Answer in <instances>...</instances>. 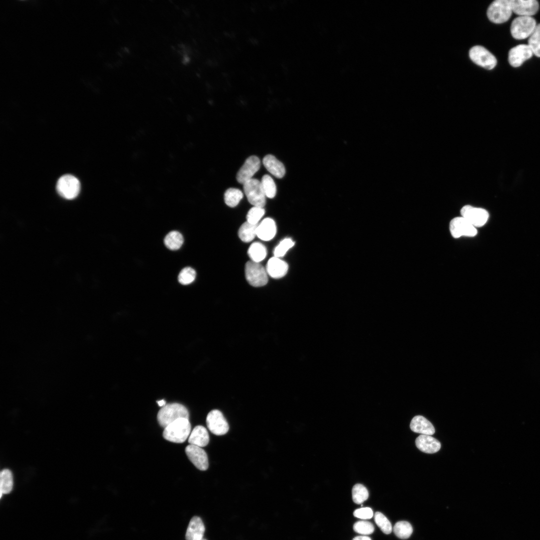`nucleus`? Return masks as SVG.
<instances>
[{
  "label": "nucleus",
  "instance_id": "nucleus-1",
  "mask_svg": "<svg viewBox=\"0 0 540 540\" xmlns=\"http://www.w3.org/2000/svg\"><path fill=\"white\" fill-rule=\"evenodd\" d=\"M190 430L191 425L188 419L182 418L164 428L162 436L168 441L180 444L186 441L190 434Z\"/></svg>",
  "mask_w": 540,
  "mask_h": 540
},
{
  "label": "nucleus",
  "instance_id": "nucleus-2",
  "mask_svg": "<svg viewBox=\"0 0 540 540\" xmlns=\"http://www.w3.org/2000/svg\"><path fill=\"white\" fill-rule=\"evenodd\" d=\"M182 418L188 419L189 412L184 406L178 403L166 404L160 409L157 414L158 422L164 428Z\"/></svg>",
  "mask_w": 540,
  "mask_h": 540
},
{
  "label": "nucleus",
  "instance_id": "nucleus-3",
  "mask_svg": "<svg viewBox=\"0 0 540 540\" xmlns=\"http://www.w3.org/2000/svg\"><path fill=\"white\" fill-rule=\"evenodd\" d=\"M512 12L510 0H496L488 8L487 16L492 22L502 24L510 18Z\"/></svg>",
  "mask_w": 540,
  "mask_h": 540
},
{
  "label": "nucleus",
  "instance_id": "nucleus-4",
  "mask_svg": "<svg viewBox=\"0 0 540 540\" xmlns=\"http://www.w3.org/2000/svg\"><path fill=\"white\" fill-rule=\"evenodd\" d=\"M536 26V22L532 16H520L512 23L511 34L515 39L523 40L530 36Z\"/></svg>",
  "mask_w": 540,
  "mask_h": 540
},
{
  "label": "nucleus",
  "instance_id": "nucleus-5",
  "mask_svg": "<svg viewBox=\"0 0 540 540\" xmlns=\"http://www.w3.org/2000/svg\"><path fill=\"white\" fill-rule=\"evenodd\" d=\"M245 275L248 282L253 286H264L268 281L266 269L259 262L252 260L246 264Z\"/></svg>",
  "mask_w": 540,
  "mask_h": 540
},
{
  "label": "nucleus",
  "instance_id": "nucleus-6",
  "mask_svg": "<svg viewBox=\"0 0 540 540\" xmlns=\"http://www.w3.org/2000/svg\"><path fill=\"white\" fill-rule=\"evenodd\" d=\"M56 190L62 198L72 200L76 197L80 190L78 180L71 174L62 176L56 183Z\"/></svg>",
  "mask_w": 540,
  "mask_h": 540
},
{
  "label": "nucleus",
  "instance_id": "nucleus-7",
  "mask_svg": "<svg viewBox=\"0 0 540 540\" xmlns=\"http://www.w3.org/2000/svg\"><path fill=\"white\" fill-rule=\"evenodd\" d=\"M244 194L250 204L254 206L264 208L266 204V195L261 182L252 178L243 184Z\"/></svg>",
  "mask_w": 540,
  "mask_h": 540
},
{
  "label": "nucleus",
  "instance_id": "nucleus-8",
  "mask_svg": "<svg viewBox=\"0 0 540 540\" xmlns=\"http://www.w3.org/2000/svg\"><path fill=\"white\" fill-rule=\"evenodd\" d=\"M469 56L474 63L488 70L492 69L496 64L495 56L480 46L472 48L469 52Z\"/></svg>",
  "mask_w": 540,
  "mask_h": 540
},
{
  "label": "nucleus",
  "instance_id": "nucleus-9",
  "mask_svg": "<svg viewBox=\"0 0 540 540\" xmlns=\"http://www.w3.org/2000/svg\"><path fill=\"white\" fill-rule=\"evenodd\" d=\"M460 214L476 228L484 226L489 217L488 213L486 210L470 205L464 206L460 210Z\"/></svg>",
  "mask_w": 540,
  "mask_h": 540
},
{
  "label": "nucleus",
  "instance_id": "nucleus-10",
  "mask_svg": "<svg viewBox=\"0 0 540 540\" xmlns=\"http://www.w3.org/2000/svg\"><path fill=\"white\" fill-rule=\"evenodd\" d=\"M206 422L210 432L216 436L225 434L229 430L226 419L222 412L218 410H212L208 414Z\"/></svg>",
  "mask_w": 540,
  "mask_h": 540
},
{
  "label": "nucleus",
  "instance_id": "nucleus-11",
  "mask_svg": "<svg viewBox=\"0 0 540 540\" xmlns=\"http://www.w3.org/2000/svg\"><path fill=\"white\" fill-rule=\"evenodd\" d=\"M450 230L452 236L456 238L462 236L472 237L478 233L476 228L462 216L451 220Z\"/></svg>",
  "mask_w": 540,
  "mask_h": 540
},
{
  "label": "nucleus",
  "instance_id": "nucleus-12",
  "mask_svg": "<svg viewBox=\"0 0 540 540\" xmlns=\"http://www.w3.org/2000/svg\"><path fill=\"white\" fill-rule=\"evenodd\" d=\"M260 162L256 156L248 157L236 174V180L239 183L244 184L252 178L254 175L259 170Z\"/></svg>",
  "mask_w": 540,
  "mask_h": 540
},
{
  "label": "nucleus",
  "instance_id": "nucleus-13",
  "mask_svg": "<svg viewBox=\"0 0 540 540\" xmlns=\"http://www.w3.org/2000/svg\"><path fill=\"white\" fill-rule=\"evenodd\" d=\"M186 454L190 460L200 470H206L208 467V455L201 447L190 444L185 448Z\"/></svg>",
  "mask_w": 540,
  "mask_h": 540
},
{
  "label": "nucleus",
  "instance_id": "nucleus-14",
  "mask_svg": "<svg viewBox=\"0 0 540 540\" xmlns=\"http://www.w3.org/2000/svg\"><path fill=\"white\" fill-rule=\"evenodd\" d=\"M512 12L523 16H531L535 14L539 8L536 0H510Z\"/></svg>",
  "mask_w": 540,
  "mask_h": 540
},
{
  "label": "nucleus",
  "instance_id": "nucleus-15",
  "mask_svg": "<svg viewBox=\"0 0 540 540\" xmlns=\"http://www.w3.org/2000/svg\"><path fill=\"white\" fill-rule=\"evenodd\" d=\"M533 54L528 44H520L510 49L508 52V62L513 67H518Z\"/></svg>",
  "mask_w": 540,
  "mask_h": 540
},
{
  "label": "nucleus",
  "instance_id": "nucleus-16",
  "mask_svg": "<svg viewBox=\"0 0 540 540\" xmlns=\"http://www.w3.org/2000/svg\"><path fill=\"white\" fill-rule=\"evenodd\" d=\"M288 268V266L286 262L279 258L274 256L268 260L266 269L270 276L274 278H280L286 274Z\"/></svg>",
  "mask_w": 540,
  "mask_h": 540
},
{
  "label": "nucleus",
  "instance_id": "nucleus-17",
  "mask_svg": "<svg viewBox=\"0 0 540 540\" xmlns=\"http://www.w3.org/2000/svg\"><path fill=\"white\" fill-rule=\"evenodd\" d=\"M416 447L422 452L428 454H434L440 448V442L431 436L421 434L416 440Z\"/></svg>",
  "mask_w": 540,
  "mask_h": 540
},
{
  "label": "nucleus",
  "instance_id": "nucleus-18",
  "mask_svg": "<svg viewBox=\"0 0 540 540\" xmlns=\"http://www.w3.org/2000/svg\"><path fill=\"white\" fill-rule=\"evenodd\" d=\"M276 232V223L271 218H266L258 224L256 236L262 240H270L274 238Z\"/></svg>",
  "mask_w": 540,
  "mask_h": 540
},
{
  "label": "nucleus",
  "instance_id": "nucleus-19",
  "mask_svg": "<svg viewBox=\"0 0 540 540\" xmlns=\"http://www.w3.org/2000/svg\"><path fill=\"white\" fill-rule=\"evenodd\" d=\"M205 528L202 519L198 516L192 517L188 525L186 534V540H201L203 538Z\"/></svg>",
  "mask_w": 540,
  "mask_h": 540
},
{
  "label": "nucleus",
  "instance_id": "nucleus-20",
  "mask_svg": "<svg viewBox=\"0 0 540 540\" xmlns=\"http://www.w3.org/2000/svg\"><path fill=\"white\" fill-rule=\"evenodd\" d=\"M410 428L414 432L422 434L432 436L435 432L434 428L432 423L422 416H416L413 418L410 423Z\"/></svg>",
  "mask_w": 540,
  "mask_h": 540
},
{
  "label": "nucleus",
  "instance_id": "nucleus-21",
  "mask_svg": "<svg viewBox=\"0 0 540 540\" xmlns=\"http://www.w3.org/2000/svg\"><path fill=\"white\" fill-rule=\"evenodd\" d=\"M209 440V434L207 430L200 425L194 428L188 439V442L190 444L201 448L207 446Z\"/></svg>",
  "mask_w": 540,
  "mask_h": 540
},
{
  "label": "nucleus",
  "instance_id": "nucleus-22",
  "mask_svg": "<svg viewBox=\"0 0 540 540\" xmlns=\"http://www.w3.org/2000/svg\"><path fill=\"white\" fill-rule=\"evenodd\" d=\"M262 162L266 169L274 176L280 178L284 176L286 170L284 165L274 156H266Z\"/></svg>",
  "mask_w": 540,
  "mask_h": 540
},
{
  "label": "nucleus",
  "instance_id": "nucleus-23",
  "mask_svg": "<svg viewBox=\"0 0 540 540\" xmlns=\"http://www.w3.org/2000/svg\"><path fill=\"white\" fill-rule=\"evenodd\" d=\"M248 254L252 261L260 263L266 257L267 251L264 244L256 242L250 246Z\"/></svg>",
  "mask_w": 540,
  "mask_h": 540
},
{
  "label": "nucleus",
  "instance_id": "nucleus-24",
  "mask_svg": "<svg viewBox=\"0 0 540 540\" xmlns=\"http://www.w3.org/2000/svg\"><path fill=\"white\" fill-rule=\"evenodd\" d=\"M258 224H254L246 222L240 228L238 235L240 239L245 242H251L256 236Z\"/></svg>",
  "mask_w": 540,
  "mask_h": 540
},
{
  "label": "nucleus",
  "instance_id": "nucleus-25",
  "mask_svg": "<svg viewBox=\"0 0 540 540\" xmlns=\"http://www.w3.org/2000/svg\"><path fill=\"white\" fill-rule=\"evenodd\" d=\"M184 242L182 234L178 231H172L168 233L164 239V243L167 248L176 250L179 249Z\"/></svg>",
  "mask_w": 540,
  "mask_h": 540
},
{
  "label": "nucleus",
  "instance_id": "nucleus-26",
  "mask_svg": "<svg viewBox=\"0 0 540 540\" xmlns=\"http://www.w3.org/2000/svg\"><path fill=\"white\" fill-rule=\"evenodd\" d=\"M393 531L398 538L405 540L408 538L412 534L413 529L412 525L406 521L397 522L394 526Z\"/></svg>",
  "mask_w": 540,
  "mask_h": 540
},
{
  "label": "nucleus",
  "instance_id": "nucleus-27",
  "mask_svg": "<svg viewBox=\"0 0 540 540\" xmlns=\"http://www.w3.org/2000/svg\"><path fill=\"white\" fill-rule=\"evenodd\" d=\"M242 198L243 194L242 192L235 188L228 189L224 194L225 203L227 206L231 208L236 206Z\"/></svg>",
  "mask_w": 540,
  "mask_h": 540
},
{
  "label": "nucleus",
  "instance_id": "nucleus-28",
  "mask_svg": "<svg viewBox=\"0 0 540 540\" xmlns=\"http://www.w3.org/2000/svg\"><path fill=\"white\" fill-rule=\"evenodd\" d=\"M369 494L367 488L362 484H355L352 489V498L356 504H362L368 498Z\"/></svg>",
  "mask_w": 540,
  "mask_h": 540
},
{
  "label": "nucleus",
  "instance_id": "nucleus-29",
  "mask_svg": "<svg viewBox=\"0 0 540 540\" xmlns=\"http://www.w3.org/2000/svg\"><path fill=\"white\" fill-rule=\"evenodd\" d=\"M12 477L10 471L4 470L0 473V496L9 493L12 490Z\"/></svg>",
  "mask_w": 540,
  "mask_h": 540
},
{
  "label": "nucleus",
  "instance_id": "nucleus-30",
  "mask_svg": "<svg viewBox=\"0 0 540 540\" xmlns=\"http://www.w3.org/2000/svg\"><path fill=\"white\" fill-rule=\"evenodd\" d=\"M260 182L266 196L270 198H274L276 188L272 178L269 175L265 174L262 176Z\"/></svg>",
  "mask_w": 540,
  "mask_h": 540
},
{
  "label": "nucleus",
  "instance_id": "nucleus-31",
  "mask_svg": "<svg viewBox=\"0 0 540 540\" xmlns=\"http://www.w3.org/2000/svg\"><path fill=\"white\" fill-rule=\"evenodd\" d=\"M528 45L533 54L536 56L540 57V24L536 25L534 32L530 36Z\"/></svg>",
  "mask_w": 540,
  "mask_h": 540
},
{
  "label": "nucleus",
  "instance_id": "nucleus-32",
  "mask_svg": "<svg viewBox=\"0 0 540 540\" xmlns=\"http://www.w3.org/2000/svg\"><path fill=\"white\" fill-rule=\"evenodd\" d=\"M375 522L381 530L385 534H390L392 532V526L390 520L382 512H377L374 516Z\"/></svg>",
  "mask_w": 540,
  "mask_h": 540
},
{
  "label": "nucleus",
  "instance_id": "nucleus-33",
  "mask_svg": "<svg viewBox=\"0 0 540 540\" xmlns=\"http://www.w3.org/2000/svg\"><path fill=\"white\" fill-rule=\"evenodd\" d=\"M196 276V272L190 267L184 268L178 276L179 282L183 285H187L194 281Z\"/></svg>",
  "mask_w": 540,
  "mask_h": 540
},
{
  "label": "nucleus",
  "instance_id": "nucleus-34",
  "mask_svg": "<svg viewBox=\"0 0 540 540\" xmlns=\"http://www.w3.org/2000/svg\"><path fill=\"white\" fill-rule=\"evenodd\" d=\"M294 244V242L291 238H286L282 240L275 248L274 251V256L279 258L282 257Z\"/></svg>",
  "mask_w": 540,
  "mask_h": 540
},
{
  "label": "nucleus",
  "instance_id": "nucleus-35",
  "mask_svg": "<svg viewBox=\"0 0 540 540\" xmlns=\"http://www.w3.org/2000/svg\"><path fill=\"white\" fill-rule=\"evenodd\" d=\"M264 213L265 210L264 208L254 206L247 214L246 222L252 224H258Z\"/></svg>",
  "mask_w": 540,
  "mask_h": 540
},
{
  "label": "nucleus",
  "instance_id": "nucleus-36",
  "mask_svg": "<svg viewBox=\"0 0 540 540\" xmlns=\"http://www.w3.org/2000/svg\"><path fill=\"white\" fill-rule=\"evenodd\" d=\"M354 531L358 534L363 535H368L373 533L374 528L373 524L366 520H360L353 526Z\"/></svg>",
  "mask_w": 540,
  "mask_h": 540
},
{
  "label": "nucleus",
  "instance_id": "nucleus-37",
  "mask_svg": "<svg viewBox=\"0 0 540 540\" xmlns=\"http://www.w3.org/2000/svg\"><path fill=\"white\" fill-rule=\"evenodd\" d=\"M353 514L355 517L362 520L370 519L373 516L372 510L368 507L356 509L354 512Z\"/></svg>",
  "mask_w": 540,
  "mask_h": 540
},
{
  "label": "nucleus",
  "instance_id": "nucleus-38",
  "mask_svg": "<svg viewBox=\"0 0 540 540\" xmlns=\"http://www.w3.org/2000/svg\"><path fill=\"white\" fill-rule=\"evenodd\" d=\"M352 540H372V539L368 536H361L354 538Z\"/></svg>",
  "mask_w": 540,
  "mask_h": 540
},
{
  "label": "nucleus",
  "instance_id": "nucleus-39",
  "mask_svg": "<svg viewBox=\"0 0 540 540\" xmlns=\"http://www.w3.org/2000/svg\"><path fill=\"white\" fill-rule=\"evenodd\" d=\"M156 402L158 403V406H162V407L166 405V401L164 400H162L156 401Z\"/></svg>",
  "mask_w": 540,
  "mask_h": 540
},
{
  "label": "nucleus",
  "instance_id": "nucleus-40",
  "mask_svg": "<svg viewBox=\"0 0 540 540\" xmlns=\"http://www.w3.org/2000/svg\"><path fill=\"white\" fill-rule=\"evenodd\" d=\"M201 540H206V539H204V538H202V539Z\"/></svg>",
  "mask_w": 540,
  "mask_h": 540
}]
</instances>
